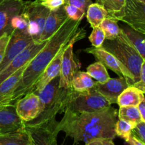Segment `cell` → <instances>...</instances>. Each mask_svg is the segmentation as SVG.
I'll return each instance as SVG.
<instances>
[{
    "label": "cell",
    "mask_w": 145,
    "mask_h": 145,
    "mask_svg": "<svg viewBox=\"0 0 145 145\" xmlns=\"http://www.w3.org/2000/svg\"><path fill=\"white\" fill-rule=\"evenodd\" d=\"M33 42H34V40L28 31L13 30L5 56L0 65V72L4 70L17 55H19Z\"/></svg>",
    "instance_id": "8"
},
{
    "label": "cell",
    "mask_w": 145,
    "mask_h": 145,
    "mask_svg": "<svg viewBox=\"0 0 145 145\" xmlns=\"http://www.w3.org/2000/svg\"><path fill=\"white\" fill-rule=\"evenodd\" d=\"M117 20L111 18H107L101 23L100 27L104 31L106 40H113L119 35L121 32Z\"/></svg>",
    "instance_id": "27"
},
{
    "label": "cell",
    "mask_w": 145,
    "mask_h": 145,
    "mask_svg": "<svg viewBox=\"0 0 145 145\" xmlns=\"http://www.w3.org/2000/svg\"><path fill=\"white\" fill-rule=\"evenodd\" d=\"M0 145H30V137L26 127L0 135Z\"/></svg>",
    "instance_id": "20"
},
{
    "label": "cell",
    "mask_w": 145,
    "mask_h": 145,
    "mask_svg": "<svg viewBox=\"0 0 145 145\" xmlns=\"http://www.w3.org/2000/svg\"><path fill=\"white\" fill-rule=\"evenodd\" d=\"M118 118L131 122L134 124L142 121L137 106H122L119 107Z\"/></svg>",
    "instance_id": "26"
},
{
    "label": "cell",
    "mask_w": 145,
    "mask_h": 145,
    "mask_svg": "<svg viewBox=\"0 0 145 145\" xmlns=\"http://www.w3.org/2000/svg\"><path fill=\"white\" fill-rule=\"evenodd\" d=\"M30 137V145H58L54 127L28 126L26 125Z\"/></svg>",
    "instance_id": "17"
},
{
    "label": "cell",
    "mask_w": 145,
    "mask_h": 145,
    "mask_svg": "<svg viewBox=\"0 0 145 145\" xmlns=\"http://www.w3.org/2000/svg\"><path fill=\"white\" fill-rule=\"evenodd\" d=\"M136 125L133 123L118 118L116 125H115L116 135L124 139L127 142L130 136L132 135V130Z\"/></svg>",
    "instance_id": "28"
},
{
    "label": "cell",
    "mask_w": 145,
    "mask_h": 145,
    "mask_svg": "<svg viewBox=\"0 0 145 145\" xmlns=\"http://www.w3.org/2000/svg\"><path fill=\"white\" fill-rule=\"evenodd\" d=\"M133 86L139 89L144 93H145V59H144L142 68H141L139 80L135 84H134Z\"/></svg>",
    "instance_id": "35"
},
{
    "label": "cell",
    "mask_w": 145,
    "mask_h": 145,
    "mask_svg": "<svg viewBox=\"0 0 145 145\" xmlns=\"http://www.w3.org/2000/svg\"><path fill=\"white\" fill-rule=\"evenodd\" d=\"M47 41L43 42H33L31 45H28L24 51L17 55L9 64L8 66L0 72V84L7 79L8 76L12 74L14 72L18 70L19 68L29 62L41 49L45 46Z\"/></svg>",
    "instance_id": "11"
},
{
    "label": "cell",
    "mask_w": 145,
    "mask_h": 145,
    "mask_svg": "<svg viewBox=\"0 0 145 145\" xmlns=\"http://www.w3.org/2000/svg\"><path fill=\"white\" fill-rule=\"evenodd\" d=\"M137 1H141V2H142V3H144V4H145V0H137Z\"/></svg>",
    "instance_id": "40"
},
{
    "label": "cell",
    "mask_w": 145,
    "mask_h": 145,
    "mask_svg": "<svg viewBox=\"0 0 145 145\" xmlns=\"http://www.w3.org/2000/svg\"><path fill=\"white\" fill-rule=\"evenodd\" d=\"M80 21L68 18L58 31L47 41L45 46L31 59L23 73L11 99V104L31 93L34 84L44 72L61 48L67 45L79 30Z\"/></svg>",
    "instance_id": "2"
},
{
    "label": "cell",
    "mask_w": 145,
    "mask_h": 145,
    "mask_svg": "<svg viewBox=\"0 0 145 145\" xmlns=\"http://www.w3.org/2000/svg\"><path fill=\"white\" fill-rule=\"evenodd\" d=\"M21 30V31H28L29 32V24L27 18L22 14L15 16L13 17L10 23L9 30L12 33L13 30Z\"/></svg>",
    "instance_id": "29"
},
{
    "label": "cell",
    "mask_w": 145,
    "mask_h": 145,
    "mask_svg": "<svg viewBox=\"0 0 145 145\" xmlns=\"http://www.w3.org/2000/svg\"><path fill=\"white\" fill-rule=\"evenodd\" d=\"M102 48L115 55L126 67L133 76L134 84L139 80L144 59L122 28L120 33L116 38L105 39Z\"/></svg>",
    "instance_id": "3"
},
{
    "label": "cell",
    "mask_w": 145,
    "mask_h": 145,
    "mask_svg": "<svg viewBox=\"0 0 145 145\" xmlns=\"http://www.w3.org/2000/svg\"><path fill=\"white\" fill-rule=\"evenodd\" d=\"M144 93L139 89L130 85L119 95L117 104L122 106H138L144 98Z\"/></svg>",
    "instance_id": "19"
},
{
    "label": "cell",
    "mask_w": 145,
    "mask_h": 145,
    "mask_svg": "<svg viewBox=\"0 0 145 145\" xmlns=\"http://www.w3.org/2000/svg\"><path fill=\"white\" fill-rule=\"evenodd\" d=\"M14 105L17 114L24 123L36 119L42 111L39 96L33 92L18 99Z\"/></svg>",
    "instance_id": "10"
},
{
    "label": "cell",
    "mask_w": 145,
    "mask_h": 145,
    "mask_svg": "<svg viewBox=\"0 0 145 145\" xmlns=\"http://www.w3.org/2000/svg\"><path fill=\"white\" fill-rule=\"evenodd\" d=\"M86 17L92 28L100 26L105 18H110L107 10L97 2L92 3L88 7L86 11Z\"/></svg>",
    "instance_id": "21"
},
{
    "label": "cell",
    "mask_w": 145,
    "mask_h": 145,
    "mask_svg": "<svg viewBox=\"0 0 145 145\" xmlns=\"http://www.w3.org/2000/svg\"><path fill=\"white\" fill-rule=\"evenodd\" d=\"M64 116L57 123L56 133L63 132L71 137L74 143L85 144L96 139L116 137L115 125L118 120V111L112 107L100 111L73 113L65 110Z\"/></svg>",
    "instance_id": "1"
},
{
    "label": "cell",
    "mask_w": 145,
    "mask_h": 145,
    "mask_svg": "<svg viewBox=\"0 0 145 145\" xmlns=\"http://www.w3.org/2000/svg\"><path fill=\"white\" fill-rule=\"evenodd\" d=\"M64 9L68 18L76 21H80L86 14L83 10L71 4H65Z\"/></svg>",
    "instance_id": "31"
},
{
    "label": "cell",
    "mask_w": 145,
    "mask_h": 145,
    "mask_svg": "<svg viewBox=\"0 0 145 145\" xmlns=\"http://www.w3.org/2000/svg\"><path fill=\"white\" fill-rule=\"evenodd\" d=\"M26 126L18 116L15 105L0 106V135L20 130Z\"/></svg>",
    "instance_id": "15"
},
{
    "label": "cell",
    "mask_w": 145,
    "mask_h": 145,
    "mask_svg": "<svg viewBox=\"0 0 145 145\" xmlns=\"http://www.w3.org/2000/svg\"><path fill=\"white\" fill-rule=\"evenodd\" d=\"M88 39L92 46L95 48H100L102 47L104 41L105 40V33L100 26L95 27L92 28V31Z\"/></svg>",
    "instance_id": "30"
},
{
    "label": "cell",
    "mask_w": 145,
    "mask_h": 145,
    "mask_svg": "<svg viewBox=\"0 0 145 145\" xmlns=\"http://www.w3.org/2000/svg\"><path fill=\"white\" fill-rule=\"evenodd\" d=\"M11 33L8 32L4 33L0 36V65L5 56L7 46L11 38Z\"/></svg>",
    "instance_id": "33"
},
{
    "label": "cell",
    "mask_w": 145,
    "mask_h": 145,
    "mask_svg": "<svg viewBox=\"0 0 145 145\" xmlns=\"http://www.w3.org/2000/svg\"><path fill=\"white\" fill-rule=\"evenodd\" d=\"M95 82L87 72L77 71L72 81V88L75 91H85L95 86Z\"/></svg>",
    "instance_id": "22"
},
{
    "label": "cell",
    "mask_w": 145,
    "mask_h": 145,
    "mask_svg": "<svg viewBox=\"0 0 145 145\" xmlns=\"http://www.w3.org/2000/svg\"><path fill=\"white\" fill-rule=\"evenodd\" d=\"M67 45H64L63 48H61V49L57 53L55 57L52 59V61L47 66L44 72L38 77V79H37L33 86L31 93L33 92L36 94H38L39 92L41 91L51 81L60 76L63 55L64 50H65Z\"/></svg>",
    "instance_id": "12"
},
{
    "label": "cell",
    "mask_w": 145,
    "mask_h": 145,
    "mask_svg": "<svg viewBox=\"0 0 145 145\" xmlns=\"http://www.w3.org/2000/svg\"><path fill=\"white\" fill-rule=\"evenodd\" d=\"M132 135L145 144V123L141 121L137 123L132 130Z\"/></svg>",
    "instance_id": "34"
},
{
    "label": "cell",
    "mask_w": 145,
    "mask_h": 145,
    "mask_svg": "<svg viewBox=\"0 0 145 145\" xmlns=\"http://www.w3.org/2000/svg\"><path fill=\"white\" fill-rule=\"evenodd\" d=\"M130 86L127 79L121 76L119 78H110L105 83L95 82V89L103 96L111 104L117 103L119 95Z\"/></svg>",
    "instance_id": "13"
},
{
    "label": "cell",
    "mask_w": 145,
    "mask_h": 145,
    "mask_svg": "<svg viewBox=\"0 0 145 145\" xmlns=\"http://www.w3.org/2000/svg\"><path fill=\"white\" fill-rule=\"evenodd\" d=\"M40 3L50 11H55L66 4L67 0H39Z\"/></svg>",
    "instance_id": "32"
},
{
    "label": "cell",
    "mask_w": 145,
    "mask_h": 145,
    "mask_svg": "<svg viewBox=\"0 0 145 145\" xmlns=\"http://www.w3.org/2000/svg\"><path fill=\"white\" fill-rule=\"evenodd\" d=\"M86 72L91 77L101 84L105 83L110 79L105 65L99 61L89 65Z\"/></svg>",
    "instance_id": "25"
},
{
    "label": "cell",
    "mask_w": 145,
    "mask_h": 145,
    "mask_svg": "<svg viewBox=\"0 0 145 145\" xmlns=\"http://www.w3.org/2000/svg\"><path fill=\"white\" fill-rule=\"evenodd\" d=\"M92 0H67L66 4H71L83 10L86 13L88 7L92 4Z\"/></svg>",
    "instance_id": "36"
},
{
    "label": "cell",
    "mask_w": 145,
    "mask_h": 145,
    "mask_svg": "<svg viewBox=\"0 0 145 145\" xmlns=\"http://www.w3.org/2000/svg\"><path fill=\"white\" fill-rule=\"evenodd\" d=\"M110 106L111 103L95 87L82 92L75 91L72 88L65 110L73 113H92L105 110Z\"/></svg>",
    "instance_id": "4"
},
{
    "label": "cell",
    "mask_w": 145,
    "mask_h": 145,
    "mask_svg": "<svg viewBox=\"0 0 145 145\" xmlns=\"http://www.w3.org/2000/svg\"><path fill=\"white\" fill-rule=\"evenodd\" d=\"M50 10L40 3L39 0L24 1L22 14L29 24V33L34 42H39L41 33Z\"/></svg>",
    "instance_id": "6"
},
{
    "label": "cell",
    "mask_w": 145,
    "mask_h": 145,
    "mask_svg": "<svg viewBox=\"0 0 145 145\" xmlns=\"http://www.w3.org/2000/svg\"><path fill=\"white\" fill-rule=\"evenodd\" d=\"M24 7V0H2L0 2V36L6 32L11 33L9 30L11 19L22 12Z\"/></svg>",
    "instance_id": "14"
},
{
    "label": "cell",
    "mask_w": 145,
    "mask_h": 145,
    "mask_svg": "<svg viewBox=\"0 0 145 145\" xmlns=\"http://www.w3.org/2000/svg\"><path fill=\"white\" fill-rule=\"evenodd\" d=\"M127 143H128L129 145H145L144 143H143L142 142H141L140 140H138L137 138L132 135L130 136V137L129 138V140H127Z\"/></svg>",
    "instance_id": "39"
},
{
    "label": "cell",
    "mask_w": 145,
    "mask_h": 145,
    "mask_svg": "<svg viewBox=\"0 0 145 145\" xmlns=\"http://www.w3.org/2000/svg\"><path fill=\"white\" fill-rule=\"evenodd\" d=\"M30 62L14 72L0 84V106L11 104V99L14 91Z\"/></svg>",
    "instance_id": "16"
},
{
    "label": "cell",
    "mask_w": 145,
    "mask_h": 145,
    "mask_svg": "<svg viewBox=\"0 0 145 145\" xmlns=\"http://www.w3.org/2000/svg\"><path fill=\"white\" fill-rule=\"evenodd\" d=\"M68 18L64 9V6L55 11H50L40 38L39 42L48 41Z\"/></svg>",
    "instance_id": "18"
},
{
    "label": "cell",
    "mask_w": 145,
    "mask_h": 145,
    "mask_svg": "<svg viewBox=\"0 0 145 145\" xmlns=\"http://www.w3.org/2000/svg\"><path fill=\"white\" fill-rule=\"evenodd\" d=\"M127 0H97L107 10L111 18L119 21L123 14Z\"/></svg>",
    "instance_id": "23"
},
{
    "label": "cell",
    "mask_w": 145,
    "mask_h": 145,
    "mask_svg": "<svg viewBox=\"0 0 145 145\" xmlns=\"http://www.w3.org/2000/svg\"><path fill=\"white\" fill-rule=\"evenodd\" d=\"M84 52L93 55L99 62L105 65V67L113 71L119 76H122L126 78L130 85L134 84L133 76L126 67L115 55L105 50L102 47L95 48L92 46L85 49Z\"/></svg>",
    "instance_id": "7"
},
{
    "label": "cell",
    "mask_w": 145,
    "mask_h": 145,
    "mask_svg": "<svg viewBox=\"0 0 145 145\" xmlns=\"http://www.w3.org/2000/svg\"><path fill=\"white\" fill-rule=\"evenodd\" d=\"M119 21L145 35V4L137 0H127L123 14Z\"/></svg>",
    "instance_id": "9"
},
{
    "label": "cell",
    "mask_w": 145,
    "mask_h": 145,
    "mask_svg": "<svg viewBox=\"0 0 145 145\" xmlns=\"http://www.w3.org/2000/svg\"><path fill=\"white\" fill-rule=\"evenodd\" d=\"M85 145H115L113 140L109 138L96 139L92 141L85 143Z\"/></svg>",
    "instance_id": "37"
},
{
    "label": "cell",
    "mask_w": 145,
    "mask_h": 145,
    "mask_svg": "<svg viewBox=\"0 0 145 145\" xmlns=\"http://www.w3.org/2000/svg\"><path fill=\"white\" fill-rule=\"evenodd\" d=\"M1 1H2V0H0V2H1Z\"/></svg>",
    "instance_id": "41"
},
{
    "label": "cell",
    "mask_w": 145,
    "mask_h": 145,
    "mask_svg": "<svg viewBox=\"0 0 145 145\" xmlns=\"http://www.w3.org/2000/svg\"><path fill=\"white\" fill-rule=\"evenodd\" d=\"M85 31L84 29L78 30L75 36L69 41L64 50L59 76V88L61 89H68L72 88V78L79 69V66L74 57L73 45L78 40L85 37Z\"/></svg>",
    "instance_id": "5"
},
{
    "label": "cell",
    "mask_w": 145,
    "mask_h": 145,
    "mask_svg": "<svg viewBox=\"0 0 145 145\" xmlns=\"http://www.w3.org/2000/svg\"><path fill=\"white\" fill-rule=\"evenodd\" d=\"M137 107L138 109H139V113H140L142 120L145 123V97L144 98V99L142 101V102L138 105Z\"/></svg>",
    "instance_id": "38"
},
{
    "label": "cell",
    "mask_w": 145,
    "mask_h": 145,
    "mask_svg": "<svg viewBox=\"0 0 145 145\" xmlns=\"http://www.w3.org/2000/svg\"><path fill=\"white\" fill-rule=\"evenodd\" d=\"M122 29L141 56L145 59V35L134 31L129 26L124 27Z\"/></svg>",
    "instance_id": "24"
}]
</instances>
